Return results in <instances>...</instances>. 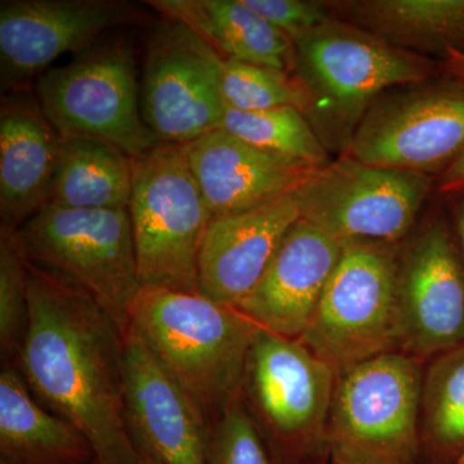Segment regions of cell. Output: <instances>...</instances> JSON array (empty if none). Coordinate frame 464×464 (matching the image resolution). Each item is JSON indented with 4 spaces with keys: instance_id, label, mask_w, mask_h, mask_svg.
<instances>
[{
    "instance_id": "obj_6",
    "label": "cell",
    "mask_w": 464,
    "mask_h": 464,
    "mask_svg": "<svg viewBox=\"0 0 464 464\" xmlns=\"http://www.w3.org/2000/svg\"><path fill=\"white\" fill-rule=\"evenodd\" d=\"M132 225L142 289L198 293L201 246L213 216L186 145L160 143L132 159Z\"/></svg>"
},
{
    "instance_id": "obj_20",
    "label": "cell",
    "mask_w": 464,
    "mask_h": 464,
    "mask_svg": "<svg viewBox=\"0 0 464 464\" xmlns=\"http://www.w3.org/2000/svg\"><path fill=\"white\" fill-rule=\"evenodd\" d=\"M0 462L93 464L91 442L74 424L45 409L16 365L0 373Z\"/></svg>"
},
{
    "instance_id": "obj_30",
    "label": "cell",
    "mask_w": 464,
    "mask_h": 464,
    "mask_svg": "<svg viewBox=\"0 0 464 464\" xmlns=\"http://www.w3.org/2000/svg\"><path fill=\"white\" fill-rule=\"evenodd\" d=\"M464 190V152L438 177V191L441 194H456Z\"/></svg>"
},
{
    "instance_id": "obj_14",
    "label": "cell",
    "mask_w": 464,
    "mask_h": 464,
    "mask_svg": "<svg viewBox=\"0 0 464 464\" xmlns=\"http://www.w3.org/2000/svg\"><path fill=\"white\" fill-rule=\"evenodd\" d=\"M143 21L149 14L123 0H3L2 94L29 91L63 54L83 53L112 30Z\"/></svg>"
},
{
    "instance_id": "obj_8",
    "label": "cell",
    "mask_w": 464,
    "mask_h": 464,
    "mask_svg": "<svg viewBox=\"0 0 464 464\" xmlns=\"http://www.w3.org/2000/svg\"><path fill=\"white\" fill-rule=\"evenodd\" d=\"M34 94L61 139L110 143L130 159L160 145L143 121L130 42L102 41L34 82Z\"/></svg>"
},
{
    "instance_id": "obj_32",
    "label": "cell",
    "mask_w": 464,
    "mask_h": 464,
    "mask_svg": "<svg viewBox=\"0 0 464 464\" xmlns=\"http://www.w3.org/2000/svg\"><path fill=\"white\" fill-rule=\"evenodd\" d=\"M442 63L444 74L454 76V78L464 81V53L451 52Z\"/></svg>"
},
{
    "instance_id": "obj_5",
    "label": "cell",
    "mask_w": 464,
    "mask_h": 464,
    "mask_svg": "<svg viewBox=\"0 0 464 464\" xmlns=\"http://www.w3.org/2000/svg\"><path fill=\"white\" fill-rule=\"evenodd\" d=\"M424 364L393 351L338 373L328 426L331 464H424Z\"/></svg>"
},
{
    "instance_id": "obj_3",
    "label": "cell",
    "mask_w": 464,
    "mask_h": 464,
    "mask_svg": "<svg viewBox=\"0 0 464 464\" xmlns=\"http://www.w3.org/2000/svg\"><path fill=\"white\" fill-rule=\"evenodd\" d=\"M258 326L199 293L142 289L132 329L212 424L239 399Z\"/></svg>"
},
{
    "instance_id": "obj_11",
    "label": "cell",
    "mask_w": 464,
    "mask_h": 464,
    "mask_svg": "<svg viewBox=\"0 0 464 464\" xmlns=\"http://www.w3.org/2000/svg\"><path fill=\"white\" fill-rule=\"evenodd\" d=\"M435 179L368 166L342 155L292 198L301 218L343 241L399 244L417 226Z\"/></svg>"
},
{
    "instance_id": "obj_24",
    "label": "cell",
    "mask_w": 464,
    "mask_h": 464,
    "mask_svg": "<svg viewBox=\"0 0 464 464\" xmlns=\"http://www.w3.org/2000/svg\"><path fill=\"white\" fill-rule=\"evenodd\" d=\"M420 438L424 464H456L464 450V343L424 364Z\"/></svg>"
},
{
    "instance_id": "obj_29",
    "label": "cell",
    "mask_w": 464,
    "mask_h": 464,
    "mask_svg": "<svg viewBox=\"0 0 464 464\" xmlns=\"http://www.w3.org/2000/svg\"><path fill=\"white\" fill-rule=\"evenodd\" d=\"M244 3L285 35L292 44L332 17L324 0H244Z\"/></svg>"
},
{
    "instance_id": "obj_22",
    "label": "cell",
    "mask_w": 464,
    "mask_h": 464,
    "mask_svg": "<svg viewBox=\"0 0 464 464\" xmlns=\"http://www.w3.org/2000/svg\"><path fill=\"white\" fill-rule=\"evenodd\" d=\"M161 16L179 21L225 60L292 70L293 44L244 0H150Z\"/></svg>"
},
{
    "instance_id": "obj_1",
    "label": "cell",
    "mask_w": 464,
    "mask_h": 464,
    "mask_svg": "<svg viewBox=\"0 0 464 464\" xmlns=\"http://www.w3.org/2000/svg\"><path fill=\"white\" fill-rule=\"evenodd\" d=\"M29 325L16 366L34 398L74 424L99 464H139L125 411V334L63 275L27 262Z\"/></svg>"
},
{
    "instance_id": "obj_18",
    "label": "cell",
    "mask_w": 464,
    "mask_h": 464,
    "mask_svg": "<svg viewBox=\"0 0 464 464\" xmlns=\"http://www.w3.org/2000/svg\"><path fill=\"white\" fill-rule=\"evenodd\" d=\"M186 151L213 218L289 197L320 170L262 151L221 128L188 143Z\"/></svg>"
},
{
    "instance_id": "obj_17",
    "label": "cell",
    "mask_w": 464,
    "mask_h": 464,
    "mask_svg": "<svg viewBox=\"0 0 464 464\" xmlns=\"http://www.w3.org/2000/svg\"><path fill=\"white\" fill-rule=\"evenodd\" d=\"M299 219L292 195L246 212L212 218L200 250L198 293L226 306H239L257 286Z\"/></svg>"
},
{
    "instance_id": "obj_15",
    "label": "cell",
    "mask_w": 464,
    "mask_h": 464,
    "mask_svg": "<svg viewBox=\"0 0 464 464\" xmlns=\"http://www.w3.org/2000/svg\"><path fill=\"white\" fill-rule=\"evenodd\" d=\"M124 377L136 449L158 464H209L210 423L132 329L125 333Z\"/></svg>"
},
{
    "instance_id": "obj_33",
    "label": "cell",
    "mask_w": 464,
    "mask_h": 464,
    "mask_svg": "<svg viewBox=\"0 0 464 464\" xmlns=\"http://www.w3.org/2000/svg\"><path fill=\"white\" fill-rule=\"evenodd\" d=\"M137 450H139V449H137ZM139 464H158L148 453H145V451L139 450Z\"/></svg>"
},
{
    "instance_id": "obj_19",
    "label": "cell",
    "mask_w": 464,
    "mask_h": 464,
    "mask_svg": "<svg viewBox=\"0 0 464 464\" xmlns=\"http://www.w3.org/2000/svg\"><path fill=\"white\" fill-rule=\"evenodd\" d=\"M61 142L32 90L2 94L0 232L17 231L50 203Z\"/></svg>"
},
{
    "instance_id": "obj_10",
    "label": "cell",
    "mask_w": 464,
    "mask_h": 464,
    "mask_svg": "<svg viewBox=\"0 0 464 464\" xmlns=\"http://www.w3.org/2000/svg\"><path fill=\"white\" fill-rule=\"evenodd\" d=\"M464 152V81L442 74L392 88L374 101L348 157L438 179Z\"/></svg>"
},
{
    "instance_id": "obj_2",
    "label": "cell",
    "mask_w": 464,
    "mask_h": 464,
    "mask_svg": "<svg viewBox=\"0 0 464 464\" xmlns=\"http://www.w3.org/2000/svg\"><path fill=\"white\" fill-rule=\"evenodd\" d=\"M290 74L304 91L302 114L329 154L346 155L375 100L392 88L444 74L441 61L400 50L333 16L293 43Z\"/></svg>"
},
{
    "instance_id": "obj_26",
    "label": "cell",
    "mask_w": 464,
    "mask_h": 464,
    "mask_svg": "<svg viewBox=\"0 0 464 464\" xmlns=\"http://www.w3.org/2000/svg\"><path fill=\"white\" fill-rule=\"evenodd\" d=\"M221 94L226 108L243 112L286 106L304 111L306 103L290 72L235 60H225L222 65Z\"/></svg>"
},
{
    "instance_id": "obj_31",
    "label": "cell",
    "mask_w": 464,
    "mask_h": 464,
    "mask_svg": "<svg viewBox=\"0 0 464 464\" xmlns=\"http://www.w3.org/2000/svg\"><path fill=\"white\" fill-rule=\"evenodd\" d=\"M450 198L453 228L454 232H456L458 246H459L464 264V190L451 194Z\"/></svg>"
},
{
    "instance_id": "obj_25",
    "label": "cell",
    "mask_w": 464,
    "mask_h": 464,
    "mask_svg": "<svg viewBox=\"0 0 464 464\" xmlns=\"http://www.w3.org/2000/svg\"><path fill=\"white\" fill-rule=\"evenodd\" d=\"M221 130L275 157L316 169L332 161L306 116L292 106L252 112L226 108Z\"/></svg>"
},
{
    "instance_id": "obj_34",
    "label": "cell",
    "mask_w": 464,
    "mask_h": 464,
    "mask_svg": "<svg viewBox=\"0 0 464 464\" xmlns=\"http://www.w3.org/2000/svg\"><path fill=\"white\" fill-rule=\"evenodd\" d=\"M456 464H464V450L459 457L457 458Z\"/></svg>"
},
{
    "instance_id": "obj_4",
    "label": "cell",
    "mask_w": 464,
    "mask_h": 464,
    "mask_svg": "<svg viewBox=\"0 0 464 464\" xmlns=\"http://www.w3.org/2000/svg\"><path fill=\"white\" fill-rule=\"evenodd\" d=\"M338 372L306 344L257 328L239 399L276 464H331L328 426Z\"/></svg>"
},
{
    "instance_id": "obj_21",
    "label": "cell",
    "mask_w": 464,
    "mask_h": 464,
    "mask_svg": "<svg viewBox=\"0 0 464 464\" xmlns=\"http://www.w3.org/2000/svg\"><path fill=\"white\" fill-rule=\"evenodd\" d=\"M333 16L420 56L464 53V0H324Z\"/></svg>"
},
{
    "instance_id": "obj_36",
    "label": "cell",
    "mask_w": 464,
    "mask_h": 464,
    "mask_svg": "<svg viewBox=\"0 0 464 464\" xmlns=\"http://www.w3.org/2000/svg\"><path fill=\"white\" fill-rule=\"evenodd\" d=\"M0 464H5V463H2V462H0Z\"/></svg>"
},
{
    "instance_id": "obj_13",
    "label": "cell",
    "mask_w": 464,
    "mask_h": 464,
    "mask_svg": "<svg viewBox=\"0 0 464 464\" xmlns=\"http://www.w3.org/2000/svg\"><path fill=\"white\" fill-rule=\"evenodd\" d=\"M398 351L429 362L464 343V264L453 226L427 217L399 244Z\"/></svg>"
},
{
    "instance_id": "obj_28",
    "label": "cell",
    "mask_w": 464,
    "mask_h": 464,
    "mask_svg": "<svg viewBox=\"0 0 464 464\" xmlns=\"http://www.w3.org/2000/svg\"><path fill=\"white\" fill-rule=\"evenodd\" d=\"M209 464H276L240 399L210 424Z\"/></svg>"
},
{
    "instance_id": "obj_7",
    "label": "cell",
    "mask_w": 464,
    "mask_h": 464,
    "mask_svg": "<svg viewBox=\"0 0 464 464\" xmlns=\"http://www.w3.org/2000/svg\"><path fill=\"white\" fill-rule=\"evenodd\" d=\"M12 235L27 262L74 282L128 332L142 292L128 209L47 204Z\"/></svg>"
},
{
    "instance_id": "obj_9",
    "label": "cell",
    "mask_w": 464,
    "mask_h": 464,
    "mask_svg": "<svg viewBox=\"0 0 464 464\" xmlns=\"http://www.w3.org/2000/svg\"><path fill=\"white\" fill-rule=\"evenodd\" d=\"M399 244L344 243L315 314L298 338L338 373L398 351Z\"/></svg>"
},
{
    "instance_id": "obj_35",
    "label": "cell",
    "mask_w": 464,
    "mask_h": 464,
    "mask_svg": "<svg viewBox=\"0 0 464 464\" xmlns=\"http://www.w3.org/2000/svg\"><path fill=\"white\" fill-rule=\"evenodd\" d=\"M93 464H99V463H97V462H94Z\"/></svg>"
},
{
    "instance_id": "obj_12",
    "label": "cell",
    "mask_w": 464,
    "mask_h": 464,
    "mask_svg": "<svg viewBox=\"0 0 464 464\" xmlns=\"http://www.w3.org/2000/svg\"><path fill=\"white\" fill-rule=\"evenodd\" d=\"M224 61L185 24L163 17L155 25L146 47L140 101L143 121L159 141L188 145L221 128Z\"/></svg>"
},
{
    "instance_id": "obj_27",
    "label": "cell",
    "mask_w": 464,
    "mask_h": 464,
    "mask_svg": "<svg viewBox=\"0 0 464 464\" xmlns=\"http://www.w3.org/2000/svg\"><path fill=\"white\" fill-rule=\"evenodd\" d=\"M29 325L27 261L14 235L0 232V356L16 365Z\"/></svg>"
},
{
    "instance_id": "obj_16",
    "label": "cell",
    "mask_w": 464,
    "mask_h": 464,
    "mask_svg": "<svg viewBox=\"0 0 464 464\" xmlns=\"http://www.w3.org/2000/svg\"><path fill=\"white\" fill-rule=\"evenodd\" d=\"M343 246V241L299 219L237 310L258 328L298 340L315 314Z\"/></svg>"
},
{
    "instance_id": "obj_23",
    "label": "cell",
    "mask_w": 464,
    "mask_h": 464,
    "mask_svg": "<svg viewBox=\"0 0 464 464\" xmlns=\"http://www.w3.org/2000/svg\"><path fill=\"white\" fill-rule=\"evenodd\" d=\"M132 159L110 143L63 139L50 203L69 209H128Z\"/></svg>"
}]
</instances>
